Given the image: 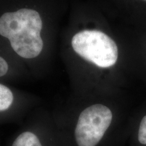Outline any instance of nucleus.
I'll use <instances>...</instances> for the list:
<instances>
[{"label": "nucleus", "mask_w": 146, "mask_h": 146, "mask_svg": "<svg viewBox=\"0 0 146 146\" xmlns=\"http://www.w3.org/2000/svg\"><path fill=\"white\" fill-rule=\"evenodd\" d=\"M42 28L40 14L32 9L6 12L0 17V35L9 40L13 50L22 58H34L41 54Z\"/></svg>", "instance_id": "1"}, {"label": "nucleus", "mask_w": 146, "mask_h": 146, "mask_svg": "<svg viewBox=\"0 0 146 146\" xmlns=\"http://www.w3.org/2000/svg\"><path fill=\"white\" fill-rule=\"evenodd\" d=\"M112 121L113 113L108 106L94 104L80 111L71 121L58 125L69 146H100Z\"/></svg>", "instance_id": "2"}, {"label": "nucleus", "mask_w": 146, "mask_h": 146, "mask_svg": "<svg viewBox=\"0 0 146 146\" xmlns=\"http://www.w3.org/2000/svg\"><path fill=\"white\" fill-rule=\"evenodd\" d=\"M72 46L83 59L101 68H108L118 60V47L114 40L104 33L96 30H85L74 35Z\"/></svg>", "instance_id": "3"}, {"label": "nucleus", "mask_w": 146, "mask_h": 146, "mask_svg": "<svg viewBox=\"0 0 146 146\" xmlns=\"http://www.w3.org/2000/svg\"><path fill=\"white\" fill-rule=\"evenodd\" d=\"M5 146H69L58 124L35 122L14 133Z\"/></svg>", "instance_id": "4"}, {"label": "nucleus", "mask_w": 146, "mask_h": 146, "mask_svg": "<svg viewBox=\"0 0 146 146\" xmlns=\"http://www.w3.org/2000/svg\"><path fill=\"white\" fill-rule=\"evenodd\" d=\"M14 93L6 85L0 83V123L10 117L12 110L15 106Z\"/></svg>", "instance_id": "5"}, {"label": "nucleus", "mask_w": 146, "mask_h": 146, "mask_svg": "<svg viewBox=\"0 0 146 146\" xmlns=\"http://www.w3.org/2000/svg\"><path fill=\"white\" fill-rule=\"evenodd\" d=\"M138 140L140 143L146 145V115L140 123L138 132Z\"/></svg>", "instance_id": "6"}, {"label": "nucleus", "mask_w": 146, "mask_h": 146, "mask_svg": "<svg viewBox=\"0 0 146 146\" xmlns=\"http://www.w3.org/2000/svg\"><path fill=\"white\" fill-rule=\"evenodd\" d=\"M8 64L4 58L0 56V77H2L8 72Z\"/></svg>", "instance_id": "7"}, {"label": "nucleus", "mask_w": 146, "mask_h": 146, "mask_svg": "<svg viewBox=\"0 0 146 146\" xmlns=\"http://www.w3.org/2000/svg\"><path fill=\"white\" fill-rule=\"evenodd\" d=\"M1 137H0V146H1Z\"/></svg>", "instance_id": "8"}, {"label": "nucleus", "mask_w": 146, "mask_h": 146, "mask_svg": "<svg viewBox=\"0 0 146 146\" xmlns=\"http://www.w3.org/2000/svg\"><path fill=\"white\" fill-rule=\"evenodd\" d=\"M145 1H146V0H145Z\"/></svg>", "instance_id": "9"}]
</instances>
